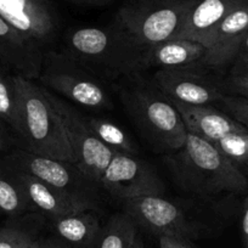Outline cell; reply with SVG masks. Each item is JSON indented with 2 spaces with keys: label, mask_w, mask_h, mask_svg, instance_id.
I'll return each mask as SVG.
<instances>
[{
  "label": "cell",
  "mask_w": 248,
  "mask_h": 248,
  "mask_svg": "<svg viewBox=\"0 0 248 248\" xmlns=\"http://www.w3.org/2000/svg\"><path fill=\"white\" fill-rule=\"evenodd\" d=\"M37 223L11 224L0 229V248H22L37 237Z\"/></svg>",
  "instance_id": "obj_25"
},
{
  "label": "cell",
  "mask_w": 248,
  "mask_h": 248,
  "mask_svg": "<svg viewBox=\"0 0 248 248\" xmlns=\"http://www.w3.org/2000/svg\"><path fill=\"white\" fill-rule=\"evenodd\" d=\"M72 4H77V5H93L95 6L96 4V0H67Z\"/></svg>",
  "instance_id": "obj_35"
},
{
  "label": "cell",
  "mask_w": 248,
  "mask_h": 248,
  "mask_svg": "<svg viewBox=\"0 0 248 248\" xmlns=\"http://www.w3.org/2000/svg\"><path fill=\"white\" fill-rule=\"evenodd\" d=\"M187 132L216 142L233 133L247 132L242 124L216 106H192L173 102Z\"/></svg>",
  "instance_id": "obj_16"
},
{
  "label": "cell",
  "mask_w": 248,
  "mask_h": 248,
  "mask_svg": "<svg viewBox=\"0 0 248 248\" xmlns=\"http://www.w3.org/2000/svg\"><path fill=\"white\" fill-rule=\"evenodd\" d=\"M62 51L106 82H119L149 68V47L118 21L106 27H82L65 37Z\"/></svg>",
  "instance_id": "obj_1"
},
{
  "label": "cell",
  "mask_w": 248,
  "mask_h": 248,
  "mask_svg": "<svg viewBox=\"0 0 248 248\" xmlns=\"http://www.w3.org/2000/svg\"><path fill=\"white\" fill-rule=\"evenodd\" d=\"M116 90L128 117L152 146L167 152L184 146L185 123L173 101L152 80L140 73L119 80Z\"/></svg>",
  "instance_id": "obj_3"
},
{
  "label": "cell",
  "mask_w": 248,
  "mask_h": 248,
  "mask_svg": "<svg viewBox=\"0 0 248 248\" xmlns=\"http://www.w3.org/2000/svg\"><path fill=\"white\" fill-rule=\"evenodd\" d=\"M209 67L157 70L152 77L159 90L173 102L192 106H214L226 94L223 82H218L207 71Z\"/></svg>",
  "instance_id": "obj_12"
},
{
  "label": "cell",
  "mask_w": 248,
  "mask_h": 248,
  "mask_svg": "<svg viewBox=\"0 0 248 248\" xmlns=\"http://www.w3.org/2000/svg\"><path fill=\"white\" fill-rule=\"evenodd\" d=\"M122 206L138 229L157 237L170 236L192 241L201 237L206 231V226L189 207L164 196L125 200L122 201Z\"/></svg>",
  "instance_id": "obj_8"
},
{
  "label": "cell",
  "mask_w": 248,
  "mask_h": 248,
  "mask_svg": "<svg viewBox=\"0 0 248 248\" xmlns=\"http://www.w3.org/2000/svg\"><path fill=\"white\" fill-rule=\"evenodd\" d=\"M241 237L243 248H248V196L243 200L241 207Z\"/></svg>",
  "instance_id": "obj_30"
},
{
  "label": "cell",
  "mask_w": 248,
  "mask_h": 248,
  "mask_svg": "<svg viewBox=\"0 0 248 248\" xmlns=\"http://www.w3.org/2000/svg\"><path fill=\"white\" fill-rule=\"evenodd\" d=\"M88 125L93 130L97 139L104 142L106 146L116 151L117 154L135 155L137 147L133 144L130 138L116 123L106 118L96 116H85Z\"/></svg>",
  "instance_id": "obj_23"
},
{
  "label": "cell",
  "mask_w": 248,
  "mask_h": 248,
  "mask_svg": "<svg viewBox=\"0 0 248 248\" xmlns=\"http://www.w3.org/2000/svg\"><path fill=\"white\" fill-rule=\"evenodd\" d=\"M44 248H71L70 246L66 245L63 241L57 238L56 236L44 238Z\"/></svg>",
  "instance_id": "obj_32"
},
{
  "label": "cell",
  "mask_w": 248,
  "mask_h": 248,
  "mask_svg": "<svg viewBox=\"0 0 248 248\" xmlns=\"http://www.w3.org/2000/svg\"><path fill=\"white\" fill-rule=\"evenodd\" d=\"M0 16L44 56L54 50L59 23L47 0H0Z\"/></svg>",
  "instance_id": "obj_11"
},
{
  "label": "cell",
  "mask_w": 248,
  "mask_h": 248,
  "mask_svg": "<svg viewBox=\"0 0 248 248\" xmlns=\"http://www.w3.org/2000/svg\"><path fill=\"white\" fill-rule=\"evenodd\" d=\"M138 226L124 212L116 213L101 228L94 248H133Z\"/></svg>",
  "instance_id": "obj_21"
},
{
  "label": "cell",
  "mask_w": 248,
  "mask_h": 248,
  "mask_svg": "<svg viewBox=\"0 0 248 248\" xmlns=\"http://www.w3.org/2000/svg\"><path fill=\"white\" fill-rule=\"evenodd\" d=\"M158 242L159 248H194L191 241L170 236H161L158 237Z\"/></svg>",
  "instance_id": "obj_29"
},
{
  "label": "cell",
  "mask_w": 248,
  "mask_h": 248,
  "mask_svg": "<svg viewBox=\"0 0 248 248\" xmlns=\"http://www.w3.org/2000/svg\"><path fill=\"white\" fill-rule=\"evenodd\" d=\"M208 47L195 40L171 39L149 47L150 67L167 68L207 67L204 65Z\"/></svg>",
  "instance_id": "obj_18"
},
{
  "label": "cell",
  "mask_w": 248,
  "mask_h": 248,
  "mask_svg": "<svg viewBox=\"0 0 248 248\" xmlns=\"http://www.w3.org/2000/svg\"><path fill=\"white\" fill-rule=\"evenodd\" d=\"M31 211L30 202L13 169L0 158V212L18 217Z\"/></svg>",
  "instance_id": "obj_20"
},
{
  "label": "cell",
  "mask_w": 248,
  "mask_h": 248,
  "mask_svg": "<svg viewBox=\"0 0 248 248\" xmlns=\"http://www.w3.org/2000/svg\"><path fill=\"white\" fill-rule=\"evenodd\" d=\"M22 248H44V238L35 237L34 240L28 242L27 245L23 246Z\"/></svg>",
  "instance_id": "obj_34"
},
{
  "label": "cell",
  "mask_w": 248,
  "mask_h": 248,
  "mask_svg": "<svg viewBox=\"0 0 248 248\" xmlns=\"http://www.w3.org/2000/svg\"><path fill=\"white\" fill-rule=\"evenodd\" d=\"M164 162L176 185L192 195L242 194L248 190V176L216 145L192 133L187 132L184 146L167 155Z\"/></svg>",
  "instance_id": "obj_2"
},
{
  "label": "cell",
  "mask_w": 248,
  "mask_h": 248,
  "mask_svg": "<svg viewBox=\"0 0 248 248\" xmlns=\"http://www.w3.org/2000/svg\"><path fill=\"white\" fill-rule=\"evenodd\" d=\"M1 159L11 168L30 174L67 195L87 209L99 208L100 186L75 163L38 156L20 147L4 155Z\"/></svg>",
  "instance_id": "obj_7"
},
{
  "label": "cell",
  "mask_w": 248,
  "mask_h": 248,
  "mask_svg": "<svg viewBox=\"0 0 248 248\" xmlns=\"http://www.w3.org/2000/svg\"><path fill=\"white\" fill-rule=\"evenodd\" d=\"M133 248H145L144 242H142L141 238L139 237V235H138V236H137V238H135L134 245H133Z\"/></svg>",
  "instance_id": "obj_36"
},
{
  "label": "cell",
  "mask_w": 248,
  "mask_h": 248,
  "mask_svg": "<svg viewBox=\"0 0 248 248\" xmlns=\"http://www.w3.org/2000/svg\"><path fill=\"white\" fill-rule=\"evenodd\" d=\"M0 122L17 134L20 127V101L16 75L0 62Z\"/></svg>",
  "instance_id": "obj_22"
},
{
  "label": "cell",
  "mask_w": 248,
  "mask_h": 248,
  "mask_svg": "<svg viewBox=\"0 0 248 248\" xmlns=\"http://www.w3.org/2000/svg\"><path fill=\"white\" fill-rule=\"evenodd\" d=\"M16 84L20 101V127L16 138L20 149L73 163L61 119L45 95L44 88L35 80L17 75Z\"/></svg>",
  "instance_id": "obj_4"
},
{
  "label": "cell",
  "mask_w": 248,
  "mask_h": 248,
  "mask_svg": "<svg viewBox=\"0 0 248 248\" xmlns=\"http://www.w3.org/2000/svg\"><path fill=\"white\" fill-rule=\"evenodd\" d=\"M95 212L87 209L49 220L54 236L71 248H94L102 228Z\"/></svg>",
  "instance_id": "obj_19"
},
{
  "label": "cell",
  "mask_w": 248,
  "mask_h": 248,
  "mask_svg": "<svg viewBox=\"0 0 248 248\" xmlns=\"http://www.w3.org/2000/svg\"><path fill=\"white\" fill-rule=\"evenodd\" d=\"M218 105L221 111L248 129V97L225 94Z\"/></svg>",
  "instance_id": "obj_26"
},
{
  "label": "cell",
  "mask_w": 248,
  "mask_h": 248,
  "mask_svg": "<svg viewBox=\"0 0 248 248\" xmlns=\"http://www.w3.org/2000/svg\"><path fill=\"white\" fill-rule=\"evenodd\" d=\"M223 88L226 94L248 97V73L229 75L228 78L223 80Z\"/></svg>",
  "instance_id": "obj_27"
},
{
  "label": "cell",
  "mask_w": 248,
  "mask_h": 248,
  "mask_svg": "<svg viewBox=\"0 0 248 248\" xmlns=\"http://www.w3.org/2000/svg\"><path fill=\"white\" fill-rule=\"evenodd\" d=\"M246 57H248V32L246 33V35L243 37L242 42H241L240 46H238L237 55H236V57L233 61H236V60H240V59H246Z\"/></svg>",
  "instance_id": "obj_33"
},
{
  "label": "cell",
  "mask_w": 248,
  "mask_h": 248,
  "mask_svg": "<svg viewBox=\"0 0 248 248\" xmlns=\"http://www.w3.org/2000/svg\"><path fill=\"white\" fill-rule=\"evenodd\" d=\"M17 147H20L17 138L8 125L0 122V154L6 155Z\"/></svg>",
  "instance_id": "obj_28"
},
{
  "label": "cell",
  "mask_w": 248,
  "mask_h": 248,
  "mask_svg": "<svg viewBox=\"0 0 248 248\" xmlns=\"http://www.w3.org/2000/svg\"><path fill=\"white\" fill-rule=\"evenodd\" d=\"M99 186L121 201L166 194V186L156 169L135 155H114Z\"/></svg>",
  "instance_id": "obj_10"
},
{
  "label": "cell",
  "mask_w": 248,
  "mask_h": 248,
  "mask_svg": "<svg viewBox=\"0 0 248 248\" xmlns=\"http://www.w3.org/2000/svg\"><path fill=\"white\" fill-rule=\"evenodd\" d=\"M212 144L216 145L245 175H248V130L233 133Z\"/></svg>",
  "instance_id": "obj_24"
},
{
  "label": "cell",
  "mask_w": 248,
  "mask_h": 248,
  "mask_svg": "<svg viewBox=\"0 0 248 248\" xmlns=\"http://www.w3.org/2000/svg\"><path fill=\"white\" fill-rule=\"evenodd\" d=\"M112 1H114V0H96V4H95V6L106 5V4L112 3Z\"/></svg>",
  "instance_id": "obj_37"
},
{
  "label": "cell",
  "mask_w": 248,
  "mask_h": 248,
  "mask_svg": "<svg viewBox=\"0 0 248 248\" xmlns=\"http://www.w3.org/2000/svg\"><path fill=\"white\" fill-rule=\"evenodd\" d=\"M38 83L73 104L97 111L113 108L108 82L63 51L50 50L43 60Z\"/></svg>",
  "instance_id": "obj_5"
},
{
  "label": "cell",
  "mask_w": 248,
  "mask_h": 248,
  "mask_svg": "<svg viewBox=\"0 0 248 248\" xmlns=\"http://www.w3.org/2000/svg\"><path fill=\"white\" fill-rule=\"evenodd\" d=\"M44 90L45 95L61 119L73 157V163L88 178L99 185L105 170L117 152L97 139L88 125L84 114L56 94L45 88Z\"/></svg>",
  "instance_id": "obj_9"
},
{
  "label": "cell",
  "mask_w": 248,
  "mask_h": 248,
  "mask_svg": "<svg viewBox=\"0 0 248 248\" xmlns=\"http://www.w3.org/2000/svg\"><path fill=\"white\" fill-rule=\"evenodd\" d=\"M248 32V0L233 9L217 27L208 45L204 65L209 68L231 66Z\"/></svg>",
  "instance_id": "obj_13"
},
{
  "label": "cell",
  "mask_w": 248,
  "mask_h": 248,
  "mask_svg": "<svg viewBox=\"0 0 248 248\" xmlns=\"http://www.w3.org/2000/svg\"><path fill=\"white\" fill-rule=\"evenodd\" d=\"M245 0H195L180 37L208 47L212 35L221 21Z\"/></svg>",
  "instance_id": "obj_17"
},
{
  "label": "cell",
  "mask_w": 248,
  "mask_h": 248,
  "mask_svg": "<svg viewBox=\"0 0 248 248\" xmlns=\"http://www.w3.org/2000/svg\"><path fill=\"white\" fill-rule=\"evenodd\" d=\"M240 73H248V57L236 60L231 63V70L229 75H240Z\"/></svg>",
  "instance_id": "obj_31"
},
{
  "label": "cell",
  "mask_w": 248,
  "mask_h": 248,
  "mask_svg": "<svg viewBox=\"0 0 248 248\" xmlns=\"http://www.w3.org/2000/svg\"><path fill=\"white\" fill-rule=\"evenodd\" d=\"M11 169L25 190V194L30 202L31 211L37 212L47 220H52V219L77 213L80 211H87V208L78 203L77 201L60 192L59 190L54 189L52 186L47 185L44 181L23 171L16 170L14 168Z\"/></svg>",
  "instance_id": "obj_15"
},
{
  "label": "cell",
  "mask_w": 248,
  "mask_h": 248,
  "mask_svg": "<svg viewBox=\"0 0 248 248\" xmlns=\"http://www.w3.org/2000/svg\"><path fill=\"white\" fill-rule=\"evenodd\" d=\"M195 0H125L116 20L146 47L178 39Z\"/></svg>",
  "instance_id": "obj_6"
},
{
  "label": "cell",
  "mask_w": 248,
  "mask_h": 248,
  "mask_svg": "<svg viewBox=\"0 0 248 248\" xmlns=\"http://www.w3.org/2000/svg\"><path fill=\"white\" fill-rule=\"evenodd\" d=\"M44 55L0 16V62L15 75L37 80Z\"/></svg>",
  "instance_id": "obj_14"
}]
</instances>
